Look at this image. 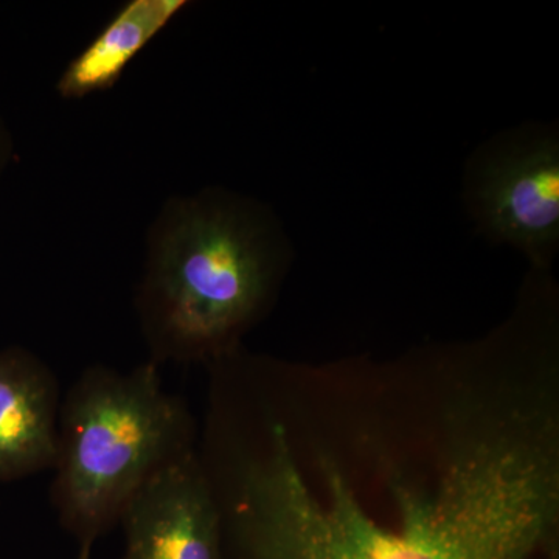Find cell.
Wrapping results in <instances>:
<instances>
[{
	"label": "cell",
	"instance_id": "cell-1",
	"mask_svg": "<svg viewBox=\"0 0 559 559\" xmlns=\"http://www.w3.org/2000/svg\"><path fill=\"white\" fill-rule=\"evenodd\" d=\"M280 238L255 205L204 190L165 202L150 227L135 293L151 362H219L263 316Z\"/></svg>",
	"mask_w": 559,
	"mask_h": 559
},
{
	"label": "cell",
	"instance_id": "cell-2",
	"mask_svg": "<svg viewBox=\"0 0 559 559\" xmlns=\"http://www.w3.org/2000/svg\"><path fill=\"white\" fill-rule=\"evenodd\" d=\"M392 527L352 489L318 498L300 481L250 496L224 522V559H533L532 544L468 500L448 492L396 498Z\"/></svg>",
	"mask_w": 559,
	"mask_h": 559
},
{
	"label": "cell",
	"instance_id": "cell-3",
	"mask_svg": "<svg viewBox=\"0 0 559 559\" xmlns=\"http://www.w3.org/2000/svg\"><path fill=\"white\" fill-rule=\"evenodd\" d=\"M194 437L189 407L165 392L157 364L128 373L92 366L81 373L61 403L50 489L80 557H91L156 474L197 451Z\"/></svg>",
	"mask_w": 559,
	"mask_h": 559
},
{
	"label": "cell",
	"instance_id": "cell-4",
	"mask_svg": "<svg viewBox=\"0 0 559 559\" xmlns=\"http://www.w3.org/2000/svg\"><path fill=\"white\" fill-rule=\"evenodd\" d=\"M120 525L121 559H224L218 499L197 451L140 489Z\"/></svg>",
	"mask_w": 559,
	"mask_h": 559
},
{
	"label": "cell",
	"instance_id": "cell-5",
	"mask_svg": "<svg viewBox=\"0 0 559 559\" xmlns=\"http://www.w3.org/2000/svg\"><path fill=\"white\" fill-rule=\"evenodd\" d=\"M484 230L510 242L538 263L550 260L559 238L557 143L536 142L492 160L477 187Z\"/></svg>",
	"mask_w": 559,
	"mask_h": 559
},
{
	"label": "cell",
	"instance_id": "cell-6",
	"mask_svg": "<svg viewBox=\"0 0 559 559\" xmlns=\"http://www.w3.org/2000/svg\"><path fill=\"white\" fill-rule=\"evenodd\" d=\"M60 409L50 367L28 349H0V481L55 468Z\"/></svg>",
	"mask_w": 559,
	"mask_h": 559
},
{
	"label": "cell",
	"instance_id": "cell-7",
	"mask_svg": "<svg viewBox=\"0 0 559 559\" xmlns=\"http://www.w3.org/2000/svg\"><path fill=\"white\" fill-rule=\"evenodd\" d=\"M189 7L187 0H130L62 70L57 91L80 100L116 86L131 62Z\"/></svg>",
	"mask_w": 559,
	"mask_h": 559
},
{
	"label": "cell",
	"instance_id": "cell-8",
	"mask_svg": "<svg viewBox=\"0 0 559 559\" xmlns=\"http://www.w3.org/2000/svg\"><path fill=\"white\" fill-rule=\"evenodd\" d=\"M7 156V142L5 139H3L2 131H0V167H2L3 159H5Z\"/></svg>",
	"mask_w": 559,
	"mask_h": 559
},
{
	"label": "cell",
	"instance_id": "cell-9",
	"mask_svg": "<svg viewBox=\"0 0 559 559\" xmlns=\"http://www.w3.org/2000/svg\"><path fill=\"white\" fill-rule=\"evenodd\" d=\"M79 559H91V557H79Z\"/></svg>",
	"mask_w": 559,
	"mask_h": 559
}]
</instances>
